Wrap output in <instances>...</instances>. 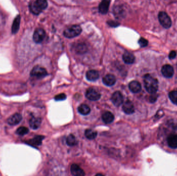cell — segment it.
I'll use <instances>...</instances> for the list:
<instances>
[{"label": "cell", "instance_id": "cell-1", "mask_svg": "<svg viewBox=\"0 0 177 176\" xmlns=\"http://www.w3.org/2000/svg\"><path fill=\"white\" fill-rule=\"evenodd\" d=\"M144 82L146 91L150 94H155L158 91V81L157 79L153 78L151 75L147 74L144 75Z\"/></svg>", "mask_w": 177, "mask_h": 176}, {"label": "cell", "instance_id": "cell-2", "mask_svg": "<svg viewBox=\"0 0 177 176\" xmlns=\"http://www.w3.org/2000/svg\"><path fill=\"white\" fill-rule=\"evenodd\" d=\"M48 6V2L45 0H36L31 2L29 5L30 11L35 15H38Z\"/></svg>", "mask_w": 177, "mask_h": 176}, {"label": "cell", "instance_id": "cell-3", "mask_svg": "<svg viewBox=\"0 0 177 176\" xmlns=\"http://www.w3.org/2000/svg\"><path fill=\"white\" fill-rule=\"evenodd\" d=\"M82 32V28L79 25H74L65 29L63 34L65 37L72 38L79 35Z\"/></svg>", "mask_w": 177, "mask_h": 176}, {"label": "cell", "instance_id": "cell-4", "mask_svg": "<svg viewBox=\"0 0 177 176\" xmlns=\"http://www.w3.org/2000/svg\"><path fill=\"white\" fill-rule=\"evenodd\" d=\"M158 20L160 24L164 28H169L172 24L170 18L164 11H161L158 14Z\"/></svg>", "mask_w": 177, "mask_h": 176}, {"label": "cell", "instance_id": "cell-5", "mask_svg": "<svg viewBox=\"0 0 177 176\" xmlns=\"http://www.w3.org/2000/svg\"><path fill=\"white\" fill-rule=\"evenodd\" d=\"M30 75L31 76L37 79H42L47 76L48 73L44 68L37 66L33 68L31 71Z\"/></svg>", "mask_w": 177, "mask_h": 176}, {"label": "cell", "instance_id": "cell-6", "mask_svg": "<svg viewBox=\"0 0 177 176\" xmlns=\"http://www.w3.org/2000/svg\"><path fill=\"white\" fill-rule=\"evenodd\" d=\"M86 96L87 99L91 101H97L100 99L101 95L100 93L93 88H90L87 89Z\"/></svg>", "mask_w": 177, "mask_h": 176}, {"label": "cell", "instance_id": "cell-7", "mask_svg": "<svg viewBox=\"0 0 177 176\" xmlns=\"http://www.w3.org/2000/svg\"><path fill=\"white\" fill-rule=\"evenodd\" d=\"M46 32L42 28H38L35 31L33 34V41L37 44H40L45 37Z\"/></svg>", "mask_w": 177, "mask_h": 176}, {"label": "cell", "instance_id": "cell-8", "mask_svg": "<svg viewBox=\"0 0 177 176\" xmlns=\"http://www.w3.org/2000/svg\"><path fill=\"white\" fill-rule=\"evenodd\" d=\"M111 100L113 104L116 106H119L123 103V96L121 92L117 91L113 94L111 96Z\"/></svg>", "mask_w": 177, "mask_h": 176}, {"label": "cell", "instance_id": "cell-9", "mask_svg": "<svg viewBox=\"0 0 177 176\" xmlns=\"http://www.w3.org/2000/svg\"><path fill=\"white\" fill-rule=\"evenodd\" d=\"M161 72L165 78H170L174 75V68L170 65H165L162 68Z\"/></svg>", "mask_w": 177, "mask_h": 176}, {"label": "cell", "instance_id": "cell-10", "mask_svg": "<svg viewBox=\"0 0 177 176\" xmlns=\"http://www.w3.org/2000/svg\"><path fill=\"white\" fill-rule=\"evenodd\" d=\"M122 109L126 114L128 115L132 114L135 112L133 103L130 100H127L124 103H123Z\"/></svg>", "mask_w": 177, "mask_h": 176}, {"label": "cell", "instance_id": "cell-11", "mask_svg": "<svg viewBox=\"0 0 177 176\" xmlns=\"http://www.w3.org/2000/svg\"><path fill=\"white\" fill-rule=\"evenodd\" d=\"M22 117L21 115L19 113H15L11 117L7 120L8 124L11 126H15L19 124L22 120Z\"/></svg>", "mask_w": 177, "mask_h": 176}, {"label": "cell", "instance_id": "cell-12", "mask_svg": "<svg viewBox=\"0 0 177 176\" xmlns=\"http://www.w3.org/2000/svg\"><path fill=\"white\" fill-rule=\"evenodd\" d=\"M71 173L74 176H85V173L84 170L78 165L74 164L71 166Z\"/></svg>", "mask_w": 177, "mask_h": 176}, {"label": "cell", "instance_id": "cell-13", "mask_svg": "<svg viewBox=\"0 0 177 176\" xmlns=\"http://www.w3.org/2000/svg\"><path fill=\"white\" fill-rule=\"evenodd\" d=\"M129 89L133 93H138L141 90V84L138 81L131 82L129 85Z\"/></svg>", "mask_w": 177, "mask_h": 176}, {"label": "cell", "instance_id": "cell-14", "mask_svg": "<svg viewBox=\"0 0 177 176\" xmlns=\"http://www.w3.org/2000/svg\"><path fill=\"white\" fill-rule=\"evenodd\" d=\"M116 78L113 75H107L103 78L104 84L108 86H112L115 84L116 82Z\"/></svg>", "mask_w": 177, "mask_h": 176}, {"label": "cell", "instance_id": "cell-15", "mask_svg": "<svg viewBox=\"0 0 177 176\" xmlns=\"http://www.w3.org/2000/svg\"><path fill=\"white\" fill-rule=\"evenodd\" d=\"M168 145L170 148L172 149L177 148V134H171L168 136L167 139Z\"/></svg>", "mask_w": 177, "mask_h": 176}, {"label": "cell", "instance_id": "cell-16", "mask_svg": "<svg viewBox=\"0 0 177 176\" xmlns=\"http://www.w3.org/2000/svg\"><path fill=\"white\" fill-rule=\"evenodd\" d=\"M110 1L104 0L100 2L99 7V12L102 14H106L108 12Z\"/></svg>", "mask_w": 177, "mask_h": 176}, {"label": "cell", "instance_id": "cell-17", "mask_svg": "<svg viewBox=\"0 0 177 176\" xmlns=\"http://www.w3.org/2000/svg\"><path fill=\"white\" fill-rule=\"evenodd\" d=\"M100 77L99 72L95 70H91L88 71L86 73V78L90 81H95L98 79Z\"/></svg>", "mask_w": 177, "mask_h": 176}, {"label": "cell", "instance_id": "cell-18", "mask_svg": "<svg viewBox=\"0 0 177 176\" xmlns=\"http://www.w3.org/2000/svg\"><path fill=\"white\" fill-rule=\"evenodd\" d=\"M42 123V119L39 117H33L30 120L29 124L32 129L36 130L39 128Z\"/></svg>", "mask_w": 177, "mask_h": 176}, {"label": "cell", "instance_id": "cell-19", "mask_svg": "<svg viewBox=\"0 0 177 176\" xmlns=\"http://www.w3.org/2000/svg\"><path fill=\"white\" fill-rule=\"evenodd\" d=\"M122 58L123 60L126 64H132L135 62V56L133 54L129 52H125L123 55Z\"/></svg>", "mask_w": 177, "mask_h": 176}, {"label": "cell", "instance_id": "cell-20", "mask_svg": "<svg viewBox=\"0 0 177 176\" xmlns=\"http://www.w3.org/2000/svg\"><path fill=\"white\" fill-rule=\"evenodd\" d=\"M21 17L20 15L17 16L13 21L12 27H11V33L13 34H16L19 31Z\"/></svg>", "mask_w": 177, "mask_h": 176}, {"label": "cell", "instance_id": "cell-21", "mask_svg": "<svg viewBox=\"0 0 177 176\" xmlns=\"http://www.w3.org/2000/svg\"><path fill=\"white\" fill-rule=\"evenodd\" d=\"M102 118L105 123L109 124L114 120V115L110 112H106L102 115Z\"/></svg>", "mask_w": 177, "mask_h": 176}, {"label": "cell", "instance_id": "cell-22", "mask_svg": "<svg viewBox=\"0 0 177 176\" xmlns=\"http://www.w3.org/2000/svg\"><path fill=\"white\" fill-rule=\"evenodd\" d=\"M78 111L82 115H87L90 113L91 109L88 105L82 104L78 108Z\"/></svg>", "mask_w": 177, "mask_h": 176}, {"label": "cell", "instance_id": "cell-23", "mask_svg": "<svg viewBox=\"0 0 177 176\" xmlns=\"http://www.w3.org/2000/svg\"><path fill=\"white\" fill-rule=\"evenodd\" d=\"M44 137L42 136H37L29 141V143L33 146H39L41 145Z\"/></svg>", "mask_w": 177, "mask_h": 176}, {"label": "cell", "instance_id": "cell-24", "mask_svg": "<svg viewBox=\"0 0 177 176\" xmlns=\"http://www.w3.org/2000/svg\"><path fill=\"white\" fill-rule=\"evenodd\" d=\"M66 143L69 146H74L77 144V139L73 134H70L66 139Z\"/></svg>", "mask_w": 177, "mask_h": 176}, {"label": "cell", "instance_id": "cell-25", "mask_svg": "<svg viewBox=\"0 0 177 176\" xmlns=\"http://www.w3.org/2000/svg\"><path fill=\"white\" fill-rule=\"evenodd\" d=\"M96 131L92 129H87L85 131V136L89 140H93L97 136Z\"/></svg>", "mask_w": 177, "mask_h": 176}, {"label": "cell", "instance_id": "cell-26", "mask_svg": "<svg viewBox=\"0 0 177 176\" xmlns=\"http://www.w3.org/2000/svg\"><path fill=\"white\" fill-rule=\"evenodd\" d=\"M75 49L76 52L82 54V53H85L86 51L87 47L85 44L81 43L76 46Z\"/></svg>", "mask_w": 177, "mask_h": 176}, {"label": "cell", "instance_id": "cell-27", "mask_svg": "<svg viewBox=\"0 0 177 176\" xmlns=\"http://www.w3.org/2000/svg\"><path fill=\"white\" fill-rule=\"evenodd\" d=\"M169 98L172 103L177 105V91H173L169 92Z\"/></svg>", "mask_w": 177, "mask_h": 176}, {"label": "cell", "instance_id": "cell-28", "mask_svg": "<svg viewBox=\"0 0 177 176\" xmlns=\"http://www.w3.org/2000/svg\"><path fill=\"white\" fill-rule=\"evenodd\" d=\"M29 132V130L28 128L24 127H20L17 130L16 133V134L19 135L23 136L28 133Z\"/></svg>", "mask_w": 177, "mask_h": 176}, {"label": "cell", "instance_id": "cell-29", "mask_svg": "<svg viewBox=\"0 0 177 176\" xmlns=\"http://www.w3.org/2000/svg\"><path fill=\"white\" fill-rule=\"evenodd\" d=\"M138 44L141 47H145L148 45V41L144 38L141 37L138 41Z\"/></svg>", "mask_w": 177, "mask_h": 176}, {"label": "cell", "instance_id": "cell-30", "mask_svg": "<svg viewBox=\"0 0 177 176\" xmlns=\"http://www.w3.org/2000/svg\"><path fill=\"white\" fill-rule=\"evenodd\" d=\"M66 99V96L65 94H59L55 97V100L56 101H63Z\"/></svg>", "mask_w": 177, "mask_h": 176}, {"label": "cell", "instance_id": "cell-31", "mask_svg": "<svg viewBox=\"0 0 177 176\" xmlns=\"http://www.w3.org/2000/svg\"><path fill=\"white\" fill-rule=\"evenodd\" d=\"M157 95H155V94H152L149 97V101L151 103H154L157 101Z\"/></svg>", "mask_w": 177, "mask_h": 176}, {"label": "cell", "instance_id": "cell-32", "mask_svg": "<svg viewBox=\"0 0 177 176\" xmlns=\"http://www.w3.org/2000/svg\"><path fill=\"white\" fill-rule=\"evenodd\" d=\"M176 56H177L176 52L175 51H172L169 53V58L170 59H174L176 57Z\"/></svg>", "mask_w": 177, "mask_h": 176}, {"label": "cell", "instance_id": "cell-33", "mask_svg": "<svg viewBox=\"0 0 177 176\" xmlns=\"http://www.w3.org/2000/svg\"><path fill=\"white\" fill-rule=\"evenodd\" d=\"M108 24L109 25L113 27H117V26H118L119 24L117 22H115V21H110L108 22Z\"/></svg>", "mask_w": 177, "mask_h": 176}, {"label": "cell", "instance_id": "cell-34", "mask_svg": "<svg viewBox=\"0 0 177 176\" xmlns=\"http://www.w3.org/2000/svg\"><path fill=\"white\" fill-rule=\"evenodd\" d=\"M95 176H104L102 174H97Z\"/></svg>", "mask_w": 177, "mask_h": 176}]
</instances>
